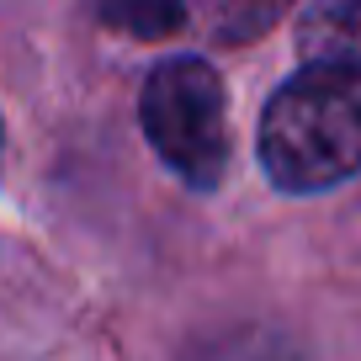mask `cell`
<instances>
[{"instance_id": "3", "label": "cell", "mask_w": 361, "mask_h": 361, "mask_svg": "<svg viewBox=\"0 0 361 361\" xmlns=\"http://www.w3.org/2000/svg\"><path fill=\"white\" fill-rule=\"evenodd\" d=\"M303 64H361V0H314L298 22Z\"/></svg>"}, {"instance_id": "4", "label": "cell", "mask_w": 361, "mask_h": 361, "mask_svg": "<svg viewBox=\"0 0 361 361\" xmlns=\"http://www.w3.org/2000/svg\"><path fill=\"white\" fill-rule=\"evenodd\" d=\"M298 0H186V22L207 37V43H255L293 11Z\"/></svg>"}, {"instance_id": "5", "label": "cell", "mask_w": 361, "mask_h": 361, "mask_svg": "<svg viewBox=\"0 0 361 361\" xmlns=\"http://www.w3.org/2000/svg\"><path fill=\"white\" fill-rule=\"evenodd\" d=\"M96 11L128 37H170L186 22V0H96Z\"/></svg>"}, {"instance_id": "1", "label": "cell", "mask_w": 361, "mask_h": 361, "mask_svg": "<svg viewBox=\"0 0 361 361\" xmlns=\"http://www.w3.org/2000/svg\"><path fill=\"white\" fill-rule=\"evenodd\" d=\"M260 165L282 192H324L361 170V64H303L260 117Z\"/></svg>"}, {"instance_id": "2", "label": "cell", "mask_w": 361, "mask_h": 361, "mask_svg": "<svg viewBox=\"0 0 361 361\" xmlns=\"http://www.w3.org/2000/svg\"><path fill=\"white\" fill-rule=\"evenodd\" d=\"M144 133L154 154L186 186L213 192L228 170V96L213 64L202 59H165L144 80Z\"/></svg>"}]
</instances>
